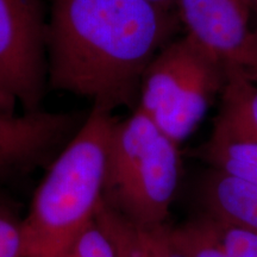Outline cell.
Masks as SVG:
<instances>
[{"mask_svg":"<svg viewBox=\"0 0 257 257\" xmlns=\"http://www.w3.org/2000/svg\"><path fill=\"white\" fill-rule=\"evenodd\" d=\"M167 11L148 0H51V87L111 112L136 108L144 73L172 29Z\"/></svg>","mask_w":257,"mask_h":257,"instance_id":"obj_1","label":"cell"},{"mask_svg":"<svg viewBox=\"0 0 257 257\" xmlns=\"http://www.w3.org/2000/svg\"><path fill=\"white\" fill-rule=\"evenodd\" d=\"M118 119L93 106L35 191L24 217L25 257H62L94 220L104 195L108 148Z\"/></svg>","mask_w":257,"mask_h":257,"instance_id":"obj_2","label":"cell"},{"mask_svg":"<svg viewBox=\"0 0 257 257\" xmlns=\"http://www.w3.org/2000/svg\"><path fill=\"white\" fill-rule=\"evenodd\" d=\"M181 172L179 144L137 107L114 126L102 202L143 230L163 226Z\"/></svg>","mask_w":257,"mask_h":257,"instance_id":"obj_3","label":"cell"},{"mask_svg":"<svg viewBox=\"0 0 257 257\" xmlns=\"http://www.w3.org/2000/svg\"><path fill=\"white\" fill-rule=\"evenodd\" d=\"M224 81L223 64L185 36L149 63L137 107L180 146L204 119Z\"/></svg>","mask_w":257,"mask_h":257,"instance_id":"obj_4","label":"cell"},{"mask_svg":"<svg viewBox=\"0 0 257 257\" xmlns=\"http://www.w3.org/2000/svg\"><path fill=\"white\" fill-rule=\"evenodd\" d=\"M48 23L40 0H0V104L36 112L48 75Z\"/></svg>","mask_w":257,"mask_h":257,"instance_id":"obj_5","label":"cell"},{"mask_svg":"<svg viewBox=\"0 0 257 257\" xmlns=\"http://www.w3.org/2000/svg\"><path fill=\"white\" fill-rule=\"evenodd\" d=\"M82 121L73 113L41 110L0 114V178L18 179L47 169Z\"/></svg>","mask_w":257,"mask_h":257,"instance_id":"obj_6","label":"cell"},{"mask_svg":"<svg viewBox=\"0 0 257 257\" xmlns=\"http://www.w3.org/2000/svg\"><path fill=\"white\" fill-rule=\"evenodd\" d=\"M187 35L223 64L253 73L250 0H176Z\"/></svg>","mask_w":257,"mask_h":257,"instance_id":"obj_7","label":"cell"},{"mask_svg":"<svg viewBox=\"0 0 257 257\" xmlns=\"http://www.w3.org/2000/svg\"><path fill=\"white\" fill-rule=\"evenodd\" d=\"M201 212L257 231V186L212 169L199 185Z\"/></svg>","mask_w":257,"mask_h":257,"instance_id":"obj_8","label":"cell"},{"mask_svg":"<svg viewBox=\"0 0 257 257\" xmlns=\"http://www.w3.org/2000/svg\"><path fill=\"white\" fill-rule=\"evenodd\" d=\"M198 155L212 169L257 186V138L239 136L213 125Z\"/></svg>","mask_w":257,"mask_h":257,"instance_id":"obj_9","label":"cell"},{"mask_svg":"<svg viewBox=\"0 0 257 257\" xmlns=\"http://www.w3.org/2000/svg\"><path fill=\"white\" fill-rule=\"evenodd\" d=\"M238 67L225 68L221 108L214 125L230 133L257 138V85Z\"/></svg>","mask_w":257,"mask_h":257,"instance_id":"obj_10","label":"cell"},{"mask_svg":"<svg viewBox=\"0 0 257 257\" xmlns=\"http://www.w3.org/2000/svg\"><path fill=\"white\" fill-rule=\"evenodd\" d=\"M168 233L185 257H230L202 213L175 226L169 224Z\"/></svg>","mask_w":257,"mask_h":257,"instance_id":"obj_11","label":"cell"},{"mask_svg":"<svg viewBox=\"0 0 257 257\" xmlns=\"http://www.w3.org/2000/svg\"><path fill=\"white\" fill-rule=\"evenodd\" d=\"M96 218L104 225L117 246L118 257H150L146 231L101 202Z\"/></svg>","mask_w":257,"mask_h":257,"instance_id":"obj_12","label":"cell"},{"mask_svg":"<svg viewBox=\"0 0 257 257\" xmlns=\"http://www.w3.org/2000/svg\"><path fill=\"white\" fill-rule=\"evenodd\" d=\"M0 257H25L24 217L0 192Z\"/></svg>","mask_w":257,"mask_h":257,"instance_id":"obj_13","label":"cell"},{"mask_svg":"<svg viewBox=\"0 0 257 257\" xmlns=\"http://www.w3.org/2000/svg\"><path fill=\"white\" fill-rule=\"evenodd\" d=\"M202 214L210 221L230 257H257V231L238 223Z\"/></svg>","mask_w":257,"mask_h":257,"instance_id":"obj_14","label":"cell"},{"mask_svg":"<svg viewBox=\"0 0 257 257\" xmlns=\"http://www.w3.org/2000/svg\"><path fill=\"white\" fill-rule=\"evenodd\" d=\"M62 257H118V252L111 234L95 217L73 240Z\"/></svg>","mask_w":257,"mask_h":257,"instance_id":"obj_15","label":"cell"},{"mask_svg":"<svg viewBox=\"0 0 257 257\" xmlns=\"http://www.w3.org/2000/svg\"><path fill=\"white\" fill-rule=\"evenodd\" d=\"M168 225L146 231L150 257H185L169 238Z\"/></svg>","mask_w":257,"mask_h":257,"instance_id":"obj_16","label":"cell"},{"mask_svg":"<svg viewBox=\"0 0 257 257\" xmlns=\"http://www.w3.org/2000/svg\"><path fill=\"white\" fill-rule=\"evenodd\" d=\"M252 68H253V73H257V28L253 29V40H252Z\"/></svg>","mask_w":257,"mask_h":257,"instance_id":"obj_17","label":"cell"},{"mask_svg":"<svg viewBox=\"0 0 257 257\" xmlns=\"http://www.w3.org/2000/svg\"><path fill=\"white\" fill-rule=\"evenodd\" d=\"M148 2L153 3V4L160 6V8L165 10H168L170 6L176 4V0H148Z\"/></svg>","mask_w":257,"mask_h":257,"instance_id":"obj_18","label":"cell"},{"mask_svg":"<svg viewBox=\"0 0 257 257\" xmlns=\"http://www.w3.org/2000/svg\"><path fill=\"white\" fill-rule=\"evenodd\" d=\"M0 114H6V115H10L11 113H9V112L6 111L5 108H4V106H3L2 104H0Z\"/></svg>","mask_w":257,"mask_h":257,"instance_id":"obj_19","label":"cell"},{"mask_svg":"<svg viewBox=\"0 0 257 257\" xmlns=\"http://www.w3.org/2000/svg\"><path fill=\"white\" fill-rule=\"evenodd\" d=\"M250 2H251L252 6H253V5H257V0H250Z\"/></svg>","mask_w":257,"mask_h":257,"instance_id":"obj_20","label":"cell"}]
</instances>
